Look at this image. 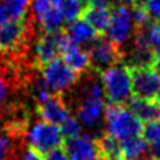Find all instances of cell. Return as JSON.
I'll list each match as a JSON object with an SVG mask.
<instances>
[{
	"label": "cell",
	"instance_id": "cell-33",
	"mask_svg": "<svg viewBox=\"0 0 160 160\" xmlns=\"http://www.w3.org/2000/svg\"><path fill=\"white\" fill-rule=\"evenodd\" d=\"M121 2L122 6H125V7H135L136 4H138V0H119Z\"/></svg>",
	"mask_w": 160,
	"mask_h": 160
},
{
	"label": "cell",
	"instance_id": "cell-26",
	"mask_svg": "<svg viewBox=\"0 0 160 160\" xmlns=\"http://www.w3.org/2000/svg\"><path fill=\"white\" fill-rule=\"evenodd\" d=\"M143 7L153 20H160V0H146Z\"/></svg>",
	"mask_w": 160,
	"mask_h": 160
},
{
	"label": "cell",
	"instance_id": "cell-29",
	"mask_svg": "<svg viewBox=\"0 0 160 160\" xmlns=\"http://www.w3.org/2000/svg\"><path fill=\"white\" fill-rule=\"evenodd\" d=\"M22 160H44V156H42L41 153L35 152L34 149H31V148H28L27 150H24Z\"/></svg>",
	"mask_w": 160,
	"mask_h": 160
},
{
	"label": "cell",
	"instance_id": "cell-2",
	"mask_svg": "<svg viewBox=\"0 0 160 160\" xmlns=\"http://www.w3.org/2000/svg\"><path fill=\"white\" fill-rule=\"evenodd\" d=\"M100 73L104 96L112 104H124L129 101L132 96V82L127 66L115 65Z\"/></svg>",
	"mask_w": 160,
	"mask_h": 160
},
{
	"label": "cell",
	"instance_id": "cell-5",
	"mask_svg": "<svg viewBox=\"0 0 160 160\" xmlns=\"http://www.w3.org/2000/svg\"><path fill=\"white\" fill-rule=\"evenodd\" d=\"M41 69L42 80L48 86V88L56 94H62L63 91L69 90L79 80V73H76L72 68H69L59 58L51 61Z\"/></svg>",
	"mask_w": 160,
	"mask_h": 160
},
{
	"label": "cell",
	"instance_id": "cell-14",
	"mask_svg": "<svg viewBox=\"0 0 160 160\" xmlns=\"http://www.w3.org/2000/svg\"><path fill=\"white\" fill-rule=\"evenodd\" d=\"M37 114L42 121L51 122L55 125H61L70 117L69 108H68L65 100L61 97V94L51 96L44 102L37 105Z\"/></svg>",
	"mask_w": 160,
	"mask_h": 160
},
{
	"label": "cell",
	"instance_id": "cell-11",
	"mask_svg": "<svg viewBox=\"0 0 160 160\" xmlns=\"http://www.w3.org/2000/svg\"><path fill=\"white\" fill-rule=\"evenodd\" d=\"M63 149L70 160H101L97 141L87 135L66 139L63 142Z\"/></svg>",
	"mask_w": 160,
	"mask_h": 160
},
{
	"label": "cell",
	"instance_id": "cell-31",
	"mask_svg": "<svg viewBox=\"0 0 160 160\" xmlns=\"http://www.w3.org/2000/svg\"><path fill=\"white\" fill-rule=\"evenodd\" d=\"M153 69L160 75V51H156L155 55V62H153Z\"/></svg>",
	"mask_w": 160,
	"mask_h": 160
},
{
	"label": "cell",
	"instance_id": "cell-12",
	"mask_svg": "<svg viewBox=\"0 0 160 160\" xmlns=\"http://www.w3.org/2000/svg\"><path fill=\"white\" fill-rule=\"evenodd\" d=\"M105 112V104L102 97H91L83 94V100H80L76 114L80 124L84 127L93 128L100 124Z\"/></svg>",
	"mask_w": 160,
	"mask_h": 160
},
{
	"label": "cell",
	"instance_id": "cell-22",
	"mask_svg": "<svg viewBox=\"0 0 160 160\" xmlns=\"http://www.w3.org/2000/svg\"><path fill=\"white\" fill-rule=\"evenodd\" d=\"M83 3L79 0H63V18L65 21L69 22L75 21L82 17L83 13Z\"/></svg>",
	"mask_w": 160,
	"mask_h": 160
},
{
	"label": "cell",
	"instance_id": "cell-25",
	"mask_svg": "<svg viewBox=\"0 0 160 160\" xmlns=\"http://www.w3.org/2000/svg\"><path fill=\"white\" fill-rule=\"evenodd\" d=\"M59 128H61V132L63 135V138H66V139L80 136V132H82V124H80V121L72 115L63 124L59 125Z\"/></svg>",
	"mask_w": 160,
	"mask_h": 160
},
{
	"label": "cell",
	"instance_id": "cell-24",
	"mask_svg": "<svg viewBox=\"0 0 160 160\" xmlns=\"http://www.w3.org/2000/svg\"><path fill=\"white\" fill-rule=\"evenodd\" d=\"M143 139L146 141L148 145H155L160 141V119L155 121H149L143 125V131H142Z\"/></svg>",
	"mask_w": 160,
	"mask_h": 160
},
{
	"label": "cell",
	"instance_id": "cell-21",
	"mask_svg": "<svg viewBox=\"0 0 160 160\" xmlns=\"http://www.w3.org/2000/svg\"><path fill=\"white\" fill-rule=\"evenodd\" d=\"M30 93H31V97L35 100L37 105L44 102L45 100H48L51 96H52V91L48 88V86L45 84V82L42 80V78L32 80V82L30 83Z\"/></svg>",
	"mask_w": 160,
	"mask_h": 160
},
{
	"label": "cell",
	"instance_id": "cell-27",
	"mask_svg": "<svg viewBox=\"0 0 160 160\" xmlns=\"http://www.w3.org/2000/svg\"><path fill=\"white\" fill-rule=\"evenodd\" d=\"M44 160H70V158L65 152L63 148H56V149L48 152L47 155H44Z\"/></svg>",
	"mask_w": 160,
	"mask_h": 160
},
{
	"label": "cell",
	"instance_id": "cell-17",
	"mask_svg": "<svg viewBox=\"0 0 160 160\" xmlns=\"http://www.w3.org/2000/svg\"><path fill=\"white\" fill-rule=\"evenodd\" d=\"M66 34L73 42H76L80 47L84 44H93L100 37V34L83 18H78L75 21L69 22Z\"/></svg>",
	"mask_w": 160,
	"mask_h": 160
},
{
	"label": "cell",
	"instance_id": "cell-35",
	"mask_svg": "<svg viewBox=\"0 0 160 160\" xmlns=\"http://www.w3.org/2000/svg\"><path fill=\"white\" fill-rule=\"evenodd\" d=\"M145 2H146V0H138V4H143Z\"/></svg>",
	"mask_w": 160,
	"mask_h": 160
},
{
	"label": "cell",
	"instance_id": "cell-10",
	"mask_svg": "<svg viewBox=\"0 0 160 160\" xmlns=\"http://www.w3.org/2000/svg\"><path fill=\"white\" fill-rule=\"evenodd\" d=\"M132 14L129 8L122 4L114 7L111 10L110 24L107 28L108 39L121 49V47L128 41L132 32Z\"/></svg>",
	"mask_w": 160,
	"mask_h": 160
},
{
	"label": "cell",
	"instance_id": "cell-32",
	"mask_svg": "<svg viewBox=\"0 0 160 160\" xmlns=\"http://www.w3.org/2000/svg\"><path fill=\"white\" fill-rule=\"evenodd\" d=\"M111 0H88L87 4L91 6H110Z\"/></svg>",
	"mask_w": 160,
	"mask_h": 160
},
{
	"label": "cell",
	"instance_id": "cell-16",
	"mask_svg": "<svg viewBox=\"0 0 160 160\" xmlns=\"http://www.w3.org/2000/svg\"><path fill=\"white\" fill-rule=\"evenodd\" d=\"M128 110L132 111L142 122L160 119V107L153 100H146L133 96L128 101Z\"/></svg>",
	"mask_w": 160,
	"mask_h": 160
},
{
	"label": "cell",
	"instance_id": "cell-1",
	"mask_svg": "<svg viewBox=\"0 0 160 160\" xmlns=\"http://www.w3.org/2000/svg\"><path fill=\"white\" fill-rule=\"evenodd\" d=\"M107 133L119 142L141 136L143 131V122L122 104H112L105 107L104 112Z\"/></svg>",
	"mask_w": 160,
	"mask_h": 160
},
{
	"label": "cell",
	"instance_id": "cell-28",
	"mask_svg": "<svg viewBox=\"0 0 160 160\" xmlns=\"http://www.w3.org/2000/svg\"><path fill=\"white\" fill-rule=\"evenodd\" d=\"M8 91H10V86L8 82L3 75H0V104L6 101V98L8 97Z\"/></svg>",
	"mask_w": 160,
	"mask_h": 160
},
{
	"label": "cell",
	"instance_id": "cell-34",
	"mask_svg": "<svg viewBox=\"0 0 160 160\" xmlns=\"http://www.w3.org/2000/svg\"><path fill=\"white\" fill-rule=\"evenodd\" d=\"M153 101L156 102V104L160 107V86H159V88H158V93H156V96H155V100Z\"/></svg>",
	"mask_w": 160,
	"mask_h": 160
},
{
	"label": "cell",
	"instance_id": "cell-23",
	"mask_svg": "<svg viewBox=\"0 0 160 160\" xmlns=\"http://www.w3.org/2000/svg\"><path fill=\"white\" fill-rule=\"evenodd\" d=\"M148 42L155 51H160V20H153L145 28H142Z\"/></svg>",
	"mask_w": 160,
	"mask_h": 160
},
{
	"label": "cell",
	"instance_id": "cell-6",
	"mask_svg": "<svg viewBox=\"0 0 160 160\" xmlns=\"http://www.w3.org/2000/svg\"><path fill=\"white\" fill-rule=\"evenodd\" d=\"M34 20L44 31H58L63 25V0H31Z\"/></svg>",
	"mask_w": 160,
	"mask_h": 160
},
{
	"label": "cell",
	"instance_id": "cell-4",
	"mask_svg": "<svg viewBox=\"0 0 160 160\" xmlns=\"http://www.w3.org/2000/svg\"><path fill=\"white\" fill-rule=\"evenodd\" d=\"M32 37V25L28 20H17L0 25V53L21 51Z\"/></svg>",
	"mask_w": 160,
	"mask_h": 160
},
{
	"label": "cell",
	"instance_id": "cell-3",
	"mask_svg": "<svg viewBox=\"0 0 160 160\" xmlns=\"http://www.w3.org/2000/svg\"><path fill=\"white\" fill-rule=\"evenodd\" d=\"M25 139L31 149L41 153L42 156L63 145V135L61 132V128L42 119L34 122L31 127L27 128Z\"/></svg>",
	"mask_w": 160,
	"mask_h": 160
},
{
	"label": "cell",
	"instance_id": "cell-20",
	"mask_svg": "<svg viewBox=\"0 0 160 160\" xmlns=\"http://www.w3.org/2000/svg\"><path fill=\"white\" fill-rule=\"evenodd\" d=\"M18 139L13 138L10 133H0V160H17V148L16 143Z\"/></svg>",
	"mask_w": 160,
	"mask_h": 160
},
{
	"label": "cell",
	"instance_id": "cell-36",
	"mask_svg": "<svg viewBox=\"0 0 160 160\" xmlns=\"http://www.w3.org/2000/svg\"><path fill=\"white\" fill-rule=\"evenodd\" d=\"M79 2H82V3H88V0H79Z\"/></svg>",
	"mask_w": 160,
	"mask_h": 160
},
{
	"label": "cell",
	"instance_id": "cell-8",
	"mask_svg": "<svg viewBox=\"0 0 160 160\" xmlns=\"http://www.w3.org/2000/svg\"><path fill=\"white\" fill-rule=\"evenodd\" d=\"M88 58H90V65L97 70L108 69L111 66H115L122 59V52L118 47L112 44L110 39L105 38H97L88 48Z\"/></svg>",
	"mask_w": 160,
	"mask_h": 160
},
{
	"label": "cell",
	"instance_id": "cell-7",
	"mask_svg": "<svg viewBox=\"0 0 160 160\" xmlns=\"http://www.w3.org/2000/svg\"><path fill=\"white\" fill-rule=\"evenodd\" d=\"M132 82V94L141 98L155 100L160 86V75L152 66H127Z\"/></svg>",
	"mask_w": 160,
	"mask_h": 160
},
{
	"label": "cell",
	"instance_id": "cell-13",
	"mask_svg": "<svg viewBox=\"0 0 160 160\" xmlns=\"http://www.w3.org/2000/svg\"><path fill=\"white\" fill-rule=\"evenodd\" d=\"M61 55H62V61L69 68H72L76 73H79V75L87 72L91 66L88 52L84 51L76 42H73L66 32H65L63 41H62Z\"/></svg>",
	"mask_w": 160,
	"mask_h": 160
},
{
	"label": "cell",
	"instance_id": "cell-9",
	"mask_svg": "<svg viewBox=\"0 0 160 160\" xmlns=\"http://www.w3.org/2000/svg\"><path fill=\"white\" fill-rule=\"evenodd\" d=\"M63 37L65 32L61 30L45 31L44 34H41L34 45V63L38 68H42L58 58L61 53Z\"/></svg>",
	"mask_w": 160,
	"mask_h": 160
},
{
	"label": "cell",
	"instance_id": "cell-18",
	"mask_svg": "<svg viewBox=\"0 0 160 160\" xmlns=\"http://www.w3.org/2000/svg\"><path fill=\"white\" fill-rule=\"evenodd\" d=\"M30 4L31 0H0V25L22 20Z\"/></svg>",
	"mask_w": 160,
	"mask_h": 160
},
{
	"label": "cell",
	"instance_id": "cell-15",
	"mask_svg": "<svg viewBox=\"0 0 160 160\" xmlns=\"http://www.w3.org/2000/svg\"><path fill=\"white\" fill-rule=\"evenodd\" d=\"M86 22L91 25L100 35L107 32L108 24L111 18V8L110 6H91L87 4L83 8L82 17Z\"/></svg>",
	"mask_w": 160,
	"mask_h": 160
},
{
	"label": "cell",
	"instance_id": "cell-19",
	"mask_svg": "<svg viewBox=\"0 0 160 160\" xmlns=\"http://www.w3.org/2000/svg\"><path fill=\"white\" fill-rule=\"evenodd\" d=\"M148 149V143L142 136L127 139L121 142V152L124 160H139L145 156Z\"/></svg>",
	"mask_w": 160,
	"mask_h": 160
},
{
	"label": "cell",
	"instance_id": "cell-30",
	"mask_svg": "<svg viewBox=\"0 0 160 160\" xmlns=\"http://www.w3.org/2000/svg\"><path fill=\"white\" fill-rule=\"evenodd\" d=\"M152 159L153 160H160V141L158 143L152 145Z\"/></svg>",
	"mask_w": 160,
	"mask_h": 160
}]
</instances>
